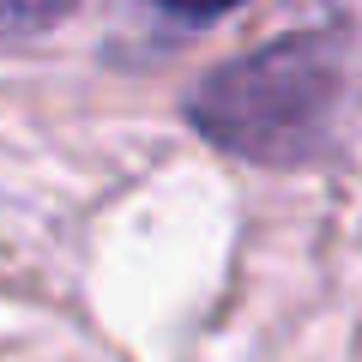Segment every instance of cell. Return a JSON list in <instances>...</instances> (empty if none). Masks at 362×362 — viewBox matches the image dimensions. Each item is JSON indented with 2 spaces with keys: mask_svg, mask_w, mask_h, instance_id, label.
I'll return each instance as SVG.
<instances>
[{
  "mask_svg": "<svg viewBox=\"0 0 362 362\" xmlns=\"http://www.w3.org/2000/svg\"><path fill=\"white\" fill-rule=\"evenodd\" d=\"M344 103V37L302 30L223 61L187 97V121L211 145L254 163H296L320 151Z\"/></svg>",
  "mask_w": 362,
  "mask_h": 362,
  "instance_id": "1",
  "label": "cell"
},
{
  "mask_svg": "<svg viewBox=\"0 0 362 362\" xmlns=\"http://www.w3.org/2000/svg\"><path fill=\"white\" fill-rule=\"evenodd\" d=\"M78 0H0V37H30L49 30L54 18H66Z\"/></svg>",
  "mask_w": 362,
  "mask_h": 362,
  "instance_id": "2",
  "label": "cell"
},
{
  "mask_svg": "<svg viewBox=\"0 0 362 362\" xmlns=\"http://www.w3.org/2000/svg\"><path fill=\"white\" fill-rule=\"evenodd\" d=\"M157 6H169V13H187V18H211V13H230V6H242V0H157Z\"/></svg>",
  "mask_w": 362,
  "mask_h": 362,
  "instance_id": "3",
  "label": "cell"
}]
</instances>
